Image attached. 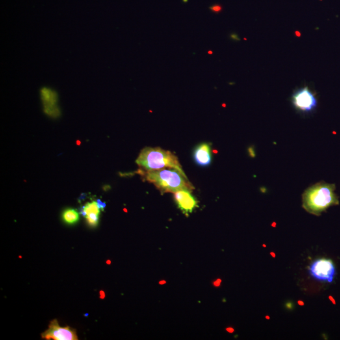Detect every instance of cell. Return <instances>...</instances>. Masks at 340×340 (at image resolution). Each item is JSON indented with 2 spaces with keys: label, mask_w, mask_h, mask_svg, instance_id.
Instances as JSON below:
<instances>
[{
  "label": "cell",
  "mask_w": 340,
  "mask_h": 340,
  "mask_svg": "<svg viewBox=\"0 0 340 340\" xmlns=\"http://www.w3.org/2000/svg\"><path fill=\"white\" fill-rule=\"evenodd\" d=\"M40 95L44 113L51 118H59L61 115V111L58 106L59 97L58 93L53 88L43 87L40 89Z\"/></svg>",
  "instance_id": "8992f818"
},
{
  "label": "cell",
  "mask_w": 340,
  "mask_h": 340,
  "mask_svg": "<svg viewBox=\"0 0 340 340\" xmlns=\"http://www.w3.org/2000/svg\"><path fill=\"white\" fill-rule=\"evenodd\" d=\"M292 103L297 110L304 113H310L318 106L317 99L307 87L295 91L292 96Z\"/></svg>",
  "instance_id": "277c9868"
},
{
  "label": "cell",
  "mask_w": 340,
  "mask_h": 340,
  "mask_svg": "<svg viewBox=\"0 0 340 340\" xmlns=\"http://www.w3.org/2000/svg\"><path fill=\"white\" fill-rule=\"evenodd\" d=\"M100 298L101 299H103L105 298V293H104V292L103 291H100Z\"/></svg>",
  "instance_id": "9a60e30c"
},
{
  "label": "cell",
  "mask_w": 340,
  "mask_h": 340,
  "mask_svg": "<svg viewBox=\"0 0 340 340\" xmlns=\"http://www.w3.org/2000/svg\"><path fill=\"white\" fill-rule=\"evenodd\" d=\"M209 54H212L211 51L209 52Z\"/></svg>",
  "instance_id": "e0dca14e"
},
{
  "label": "cell",
  "mask_w": 340,
  "mask_h": 340,
  "mask_svg": "<svg viewBox=\"0 0 340 340\" xmlns=\"http://www.w3.org/2000/svg\"><path fill=\"white\" fill-rule=\"evenodd\" d=\"M99 216L98 214L94 213L86 214L85 218L89 226L93 227H97L99 223Z\"/></svg>",
  "instance_id": "7c38bea8"
},
{
  "label": "cell",
  "mask_w": 340,
  "mask_h": 340,
  "mask_svg": "<svg viewBox=\"0 0 340 340\" xmlns=\"http://www.w3.org/2000/svg\"><path fill=\"white\" fill-rule=\"evenodd\" d=\"M62 220L66 224L69 225L75 224L79 221V214L76 210L68 209L65 210L62 213Z\"/></svg>",
  "instance_id": "30bf717a"
},
{
  "label": "cell",
  "mask_w": 340,
  "mask_h": 340,
  "mask_svg": "<svg viewBox=\"0 0 340 340\" xmlns=\"http://www.w3.org/2000/svg\"><path fill=\"white\" fill-rule=\"evenodd\" d=\"M100 208L99 207L98 203L97 202H92L86 203L85 205L81 208L80 209V212H81V215L85 217L86 214L90 213H94L100 214Z\"/></svg>",
  "instance_id": "8fae6325"
},
{
  "label": "cell",
  "mask_w": 340,
  "mask_h": 340,
  "mask_svg": "<svg viewBox=\"0 0 340 340\" xmlns=\"http://www.w3.org/2000/svg\"><path fill=\"white\" fill-rule=\"evenodd\" d=\"M335 185L320 181L307 188L302 194V207L309 213L320 216L329 207L339 204Z\"/></svg>",
  "instance_id": "6da1fadb"
},
{
  "label": "cell",
  "mask_w": 340,
  "mask_h": 340,
  "mask_svg": "<svg viewBox=\"0 0 340 340\" xmlns=\"http://www.w3.org/2000/svg\"><path fill=\"white\" fill-rule=\"evenodd\" d=\"M209 9L212 11V12L216 13V14H219L222 11V6L220 5H214L209 7Z\"/></svg>",
  "instance_id": "4fadbf2b"
},
{
  "label": "cell",
  "mask_w": 340,
  "mask_h": 340,
  "mask_svg": "<svg viewBox=\"0 0 340 340\" xmlns=\"http://www.w3.org/2000/svg\"><path fill=\"white\" fill-rule=\"evenodd\" d=\"M309 273L316 280L331 283L336 275L335 266L333 261L330 259H319L311 264Z\"/></svg>",
  "instance_id": "5b68a950"
},
{
  "label": "cell",
  "mask_w": 340,
  "mask_h": 340,
  "mask_svg": "<svg viewBox=\"0 0 340 340\" xmlns=\"http://www.w3.org/2000/svg\"><path fill=\"white\" fill-rule=\"evenodd\" d=\"M140 173L144 175L147 181L153 183L162 193L175 194L182 190L192 192L195 188L188 181L187 176L175 169H161L146 172L140 170Z\"/></svg>",
  "instance_id": "7a4b0ae2"
},
{
  "label": "cell",
  "mask_w": 340,
  "mask_h": 340,
  "mask_svg": "<svg viewBox=\"0 0 340 340\" xmlns=\"http://www.w3.org/2000/svg\"><path fill=\"white\" fill-rule=\"evenodd\" d=\"M136 163L142 171L152 172L165 168H172L186 176L176 156L160 148L146 147L143 149Z\"/></svg>",
  "instance_id": "3957f363"
},
{
  "label": "cell",
  "mask_w": 340,
  "mask_h": 340,
  "mask_svg": "<svg viewBox=\"0 0 340 340\" xmlns=\"http://www.w3.org/2000/svg\"><path fill=\"white\" fill-rule=\"evenodd\" d=\"M183 1L186 3V2H187L188 0H183Z\"/></svg>",
  "instance_id": "2e32d148"
},
{
  "label": "cell",
  "mask_w": 340,
  "mask_h": 340,
  "mask_svg": "<svg viewBox=\"0 0 340 340\" xmlns=\"http://www.w3.org/2000/svg\"><path fill=\"white\" fill-rule=\"evenodd\" d=\"M42 338L45 340H78L79 338L74 329L70 327L60 326L57 320H52L49 328L42 333Z\"/></svg>",
  "instance_id": "52a82bcc"
},
{
  "label": "cell",
  "mask_w": 340,
  "mask_h": 340,
  "mask_svg": "<svg viewBox=\"0 0 340 340\" xmlns=\"http://www.w3.org/2000/svg\"><path fill=\"white\" fill-rule=\"evenodd\" d=\"M97 203H98L100 209H103L106 206L105 203L101 202L100 200H97Z\"/></svg>",
  "instance_id": "5bb4252c"
},
{
  "label": "cell",
  "mask_w": 340,
  "mask_h": 340,
  "mask_svg": "<svg viewBox=\"0 0 340 340\" xmlns=\"http://www.w3.org/2000/svg\"><path fill=\"white\" fill-rule=\"evenodd\" d=\"M194 158L199 166H207L211 163L212 153L211 145L203 142L198 145L194 151Z\"/></svg>",
  "instance_id": "9c48e42d"
},
{
  "label": "cell",
  "mask_w": 340,
  "mask_h": 340,
  "mask_svg": "<svg viewBox=\"0 0 340 340\" xmlns=\"http://www.w3.org/2000/svg\"><path fill=\"white\" fill-rule=\"evenodd\" d=\"M174 198L178 207L187 216L198 207V201L189 190H182L175 192Z\"/></svg>",
  "instance_id": "ba28073f"
}]
</instances>
